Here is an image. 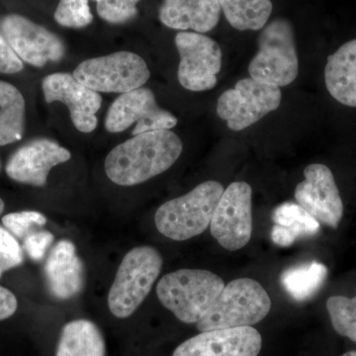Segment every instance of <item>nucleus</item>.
I'll list each match as a JSON object with an SVG mask.
<instances>
[{"mask_svg":"<svg viewBox=\"0 0 356 356\" xmlns=\"http://www.w3.org/2000/svg\"><path fill=\"white\" fill-rule=\"evenodd\" d=\"M327 276L325 264L313 261L283 271L280 282L285 291L296 301L310 299L321 289Z\"/></svg>","mask_w":356,"mask_h":356,"instance_id":"nucleus-24","label":"nucleus"},{"mask_svg":"<svg viewBox=\"0 0 356 356\" xmlns=\"http://www.w3.org/2000/svg\"><path fill=\"white\" fill-rule=\"evenodd\" d=\"M4 210V202L2 201V199L0 198V214L3 212Z\"/></svg>","mask_w":356,"mask_h":356,"instance_id":"nucleus-34","label":"nucleus"},{"mask_svg":"<svg viewBox=\"0 0 356 356\" xmlns=\"http://www.w3.org/2000/svg\"><path fill=\"white\" fill-rule=\"evenodd\" d=\"M179 53L178 81L182 88L191 91H206L217 84L222 67V51L210 37L196 32H179L175 36Z\"/></svg>","mask_w":356,"mask_h":356,"instance_id":"nucleus-10","label":"nucleus"},{"mask_svg":"<svg viewBox=\"0 0 356 356\" xmlns=\"http://www.w3.org/2000/svg\"><path fill=\"white\" fill-rule=\"evenodd\" d=\"M17 307L15 295L10 290L0 286V321L10 318L17 310Z\"/></svg>","mask_w":356,"mask_h":356,"instance_id":"nucleus-32","label":"nucleus"},{"mask_svg":"<svg viewBox=\"0 0 356 356\" xmlns=\"http://www.w3.org/2000/svg\"><path fill=\"white\" fill-rule=\"evenodd\" d=\"M44 275L49 290L57 299H72L81 293L86 273L74 243L67 240L56 243L44 264Z\"/></svg>","mask_w":356,"mask_h":356,"instance_id":"nucleus-17","label":"nucleus"},{"mask_svg":"<svg viewBox=\"0 0 356 356\" xmlns=\"http://www.w3.org/2000/svg\"><path fill=\"white\" fill-rule=\"evenodd\" d=\"M261 346L254 327H229L200 332L180 344L172 356H257Z\"/></svg>","mask_w":356,"mask_h":356,"instance_id":"nucleus-15","label":"nucleus"},{"mask_svg":"<svg viewBox=\"0 0 356 356\" xmlns=\"http://www.w3.org/2000/svg\"><path fill=\"white\" fill-rule=\"evenodd\" d=\"M76 81L97 92L126 93L142 88L151 76L144 58L130 51H118L81 63Z\"/></svg>","mask_w":356,"mask_h":356,"instance_id":"nucleus-7","label":"nucleus"},{"mask_svg":"<svg viewBox=\"0 0 356 356\" xmlns=\"http://www.w3.org/2000/svg\"><path fill=\"white\" fill-rule=\"evenodd\" d=\"M106 346L95 323L76 320L63 329L56 356H105Z\"/></svg>","mask_w":356,"mask_h":356,"instance_id":"nucleus-21","label":"nucleus"},{"mask_svg":"<svg viewBox=\"0 0 356 356\" xmlns=\"http://www.w3.org/2000/svg\"><path fill=\"white\" fill-rule=\"evenodd\" d=\"M97 13L106 22L122 24L128 22L138 13L137 4L140 0H95Z\"/></svg>","mask_w":356,"mask_h":356,"instance_id":"nucleus-28","label":"nucleus"},{"mask_svg":"<svg viewBox=\"0 0 356 356\" xmlns=\"http://www.w3.org/2000/svg\"><path fill=\"white\" fill-rule=\"evenodd\" d=\"M70 154L55 140L36 139L18 149L9 159L6 170L20 184L44 186L54 166L70 161Z\"/></svg>","mask_w":356,"mask_h":356,"instance_id":"nucleus-16","label":"nucleus"},{"mask_svg":"<svg viewBox=\"0 0 356 356\" xmlns=\"http://www.w3.org/2000/svg\"><path fill=\"white\" fill-rule=\"evenodd\" d=\"M0 34L21 60L34 67H42L65 57V47L62 40L24 16L10 14L2 18Z\"/></svg>","mask_w":356,"mask_h":356,"instance_id":"nucleus-12","label":"nucleus"},{"mask_svg":"<svg viewBox=\"0 0 356 356\" xmlns=\"http://www.w3.org/2000/svg\"><path fill=\"white\" fill-rule=\"evenodd\" d=\"M220 276L204 269H179L159 281L161 303L185 324H197L225 287Z\"/></svg>","mask_w":356,"mask_h":356,"instance_id":"nucleus-2","label":"nucleus"},{"mask_svg":"<svg viewBox=\"0 0 356 356\" xmlns=\"http://www.w3.org/2000/svg\"><path fill=\"white\" fill-rule=\"evenodd\" d=\"M280 88L243 79L225 91L217 103V114L231 130H245L280 106Z\"/></svg>","mask_w":356,"mask_h":356,"instance_id":"nucleus-8","label":"nucleus"},{"mask_svg":"<svg viewBox=\"0 0 356 356\" xmlns=\"http://www.w3.org/2000/svg\"><path fill=\"white\" fill-rule=\"evenodd\" d=\"M2 222L11 235L24 240L26 236L37 231V227L44 226L47 218L36 211H22L6 215L2 218Z\"/></svg>","mask_w":356,"mask_h":356,"instance_id":"nucleus-27","label":"nucleus"},{"mask_svg":"<svg viewBox=\"0 0 356 356\" xmlns=\"http://www.w3.org/2000/svg\"><path fill=\"white\" fill-rule=\"evenodd\" d=\"M53 234L48 231H35L23 240V250L34 261H41L54 242Z\"/></svg>","mask_w":356,"mask_h":356,"instance_id":"nucleus-30","label":"nucleus"},{"mask_svg":"<svg viewBox=\"0 0 356 356\" xmlns=\"http://www.w3.org/2000/svg\"><path fill=\"white\" fill-rule=\"evenodd\" d=\"M325 83L330 95L341 104L356 107V39L329 56Z\"/></svg>","mask_w":356,"mask_h":356,"instance_id":"nucleus-19","label":"nucleus"},{"mask_svg":"<svg viewBox=\"0 0 356 356\" xmlns=\"http://www.w3.org/2000/svg\"><path fill=\"white\" fill-rule=\"evenodd\" d=\"M305 180L295 189V199L318 222L337 229L343 216V203L332 170L313 163L304 170Z\"/></svg>","mask_w":356,"mask_h":356,"instance_id":"nucleus-13","label":"nucleus"},{"mask_svg":"<svg viewBox=\"0 0 356 356\" xmlns=\"http://www.w3.org/2000/svg\"><path fill=\"white\" fill-rule=\"evenodd\" d=\"M24 67L22 60L11 48L6 38L0 34V72L1 74H16Z\"/></svg>","mask_w":356,"mask_h":356,"instance_id":"nucleus-31","label":"nucleus"},{"mask_svg":"<svg viewBox=\"0 0 356 356\" xmlns=\"http://www.w3.org/2000/svg\"><path fill=\"white\" fill-rule=\"evenodd\" d=\"M137 123L133 136L152 131L170 130L177 118L161 108L151 89L140 88L123 93L110 106L105 128L110 133H121Z\"/></svg>","mask_w":356,"mask_h":356,"instance_id":"nucleus-11","label":"nucleus"},{"mask_svg":"<svg viewBox=\"0 0 356 356\" xmlns=\"http://www.w3.org/2000/svg\"><path fill=\"white\" fill-rule=\"evenodd\" d=\"M225 189L209 180L161 206L154 216L156 229L173 241H186L207 229Z\"/></svg>","mask_w":356,"mask_h":356,"instance_id":"nucleus-3","label":"nucleus"},{"mask_svg":"<svg viewBox=\"0 0 356 356\" xmlns=\"http://www.w3.org/2000/svg\"><path fill=\"white\" fill-rule=\"evenodd\" d=\"M271 300L261 283L238 278L225 285L210 310L196 324L199 332L252 327L268 315Z\"/></svg>","mask_w":356,"mask_h":356,"instance_id":"nucleus-4","label":"nucleus"},{"mask_svg":"<svg viewBox=\"0 0 356 356\" xmlns=\"http://www.w3.org/2000/svg\"><path fill=\"white\" fill-rule=\"evenodd\" d=\"M23 261V250L15 236L0 227V277L6 271L19 266Z\"/></svg>","mask_w":356,"mask_h":356,"instance_id":"nucleus-29","label":"nucleus"},{"mask_svg":"<svg viewBox=\"0 0 356 356\" xmlns=\"http://www.w3.org/2000/svg\"><path fill=\"white\" fill-rule=\"evenodd\" d=\"M42 88L47 103L62 102L70 110V118L77 130L90 133L97 126L96 113L102 104V97L76 81L70 74H50L44 79Z\"/></svg>","mask_w":356,"mask_h":356,"instance_id":"nucleus-14","label":"nucleus"},{"mask_svg":"<svg viewBox=\"0 0 356 356\" xmlns=\"http://www.w3.org/2000/svg\"><path fill=\"white\" fill-rule=\"evenodd\" d=\"M163 257L156 248L137 247L124 257L108 294L109 310L116 318L130 317L158 280Z\"/></svg>","mask_w":356,"mask_h":356,"instance_id":"nucleus-5","label":"nucleus"},{"mask_svg":"<svg viewBox=\"0 0 356 356\" xmlns=\"http://www.w3.org/2000/svg\"><path fill=\"white\" fill-rule=\"evenodd\" d=\"M248 72L252 79L277 88L289 86L297 79L299 58L289 21L280 18L262 28L259 51Z\"/></svg>","mask_w":356,"mask_h":356,"instance_id":"nucleus-6","label":"nucleus"},{"mask_svg":"<svg viewBox=\"0 0 356 356\" xmlns=\"http://www.w3.org/2000/svg\"><path fill=\"white\" fill-rule=\"evenodd\" d=\"M181 140L170 130L134 136L107 156L105 172L115 184L133 186L166 172L182 153Z\"/></svg>","mask_w":356,"mask_h":356,"instance_id":"nucleus-1","label":"nucleus"},{"mask_svg":"<svg viewBox=\"0 0 356 356\" xmlns=\"http://www.w3.org/2000/svg\"><path fill=\"white\" fill-rule=\"evenodd\" d=\"M252 191L247 182L229 184L218 203L210 229L213 238L229 252L248 245L252 233Z\"/></svg>","mask_w":356,"mask_h":356,"instance_id":"nucleus-9","label":"nucleus"},{"mask_svg":"<svg viewBox=\"0 0 356 356\" xmlns=\"http://www.w3.org/2000/svg\"><path fill=\"white\" fill-rule=\"evenodd\" d=\"M25 99L19 89L0 81V146L13 144L23 137Z\"/></svg>","mask_w":356,"mask_h":356,"instance_id":"nucleus-22","label":"nucleus"},{"mask_svg":"<svg viewBox=\"0 0 356 356\" xmlns=\"http://www.w3.org/2000/svg\"><path fill=\"white\" fill-rule=\"evenodd\" d=\"M327 309L334 331L356 343V297H330Z\"/></svg>","mask_w":356,"mask_h":356,"instance_id":"nucleus-25","label":"nucleus"},{"mask_svg":"<svg viewBox=\"0 0 356 356\" xmlns=\"http://www.w3.org/2000/svg\"><path fill=\"white\" fill-rule=\"evenodd\" d=\"M273 221L271 240L280 247H290L298 238L317 235L320 231V222L297 203L280 204L273 211Z\"/></svg>","mask_w":356,"mask_h":356,"instance_id":"nucleus-20","label":"nucleus"},{"mask_svg":"<svg viewBox=\"0 0 356 356\" xmlns=\"http://www.w3.org/2000/svg\"><path fill=\"white\" fill-rule=\"evenodd\" d=\"M343 356H356V350L348 351V353H344Z\"/></svg>","mask_w":356,"mask_h":356,"instance_id":"nucleus-33","label":"nucleus"},{"mask_svg":"<svg viewBox=\"0 0 356 356\" xmlns=\"http://www.w3.org/2000/svg\"><path fill=\"white\" fill-rule=\"evenodd\" d=\"M220 13L219 0H163L159 19L172 29L203 34L216 27Z\"/></svg>","mask_w":356,"mask_h":356,"instance_id":"nucleus-18","label":"nucleus"},{"mask_svg":"<svg viewBox=\"0 0 356 356\" xmlns=\"http://www.w3.org/2000/svg\"><path fill=\"white\" fill-rule=\"evenodd\" d=\"M58 24L67 28H83L93 20L88 0H60L54 14Z\"/></svg>","mask_w":356,"mask_h":356,"instance_id":"nucleus-26","label":"nucleus"},{"mask_svg":"<svg viewBox=\"0 0 356 356\" xmlns=\"http://www.w3.org/2000/svg\"><path fill=\"white\" fill-rule=\"evenodd\" d=\"M225 17L238 31H257L273 13L271 0H219Z\"/></svg>","mask_w":356,"mask_h":356,"instance_id":"nucleus-23","label":"nucleus"}]
</instances>
